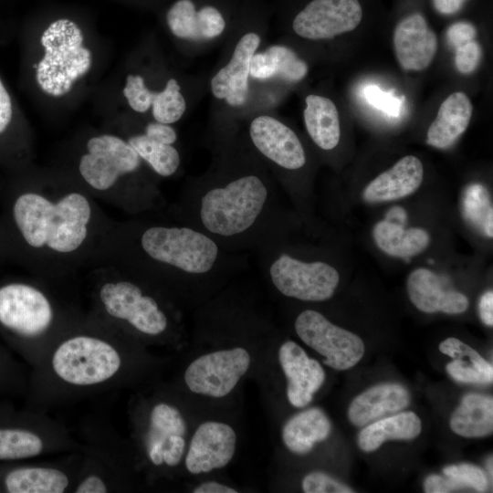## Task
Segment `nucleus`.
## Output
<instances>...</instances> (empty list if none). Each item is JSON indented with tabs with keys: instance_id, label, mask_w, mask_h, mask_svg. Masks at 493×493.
Instances as JSON below:
<instances>
[{
	"instance_id": "obj_1",
	"label": "nucleus",
	"mask_w": 493,
	"mask_h": 493,
	"mask_svg": "<svg viewBox=\"0 0 493 493\" xmlns=\"http://www.w3.org/2000/svg\"><path fill=\"white\" fill-rule=\"evenodd\" d=\"M131 338L97 322L74 325L33 366L29 403L50 409L129 386L141 368Z\"/></svg>"
},
{
	"instance_id": "obj_2",
	"label": "nucleus",
	"mask_w": 493,
	"mask_h": 493,
	"mask_svg": "<svg viewBox=\"0 0 493 493\" xmlns=\"http://www.w3.org/2000/svg\"><path fill=\"white\" fill-rule=\"evenodd\" d=\"M181 212L183 224L233 253L256 250L283 231L270 182L255 170L223 172L194 182L184 194Z\"/></svg>"
},
{
	"instance_id": "obj_3",
	"label": "nucleus",
	"mask_w": 493,
	"mask_h": 493,
	"mask_svg": "<svg viewBox=\"0 0 493 493\" xmlns=\"http://www.w3.org/2000/svg\"><path fill=\"white\" fill-rule=\"evenodd\" d=\"M138 246L156 272L171 285L205 288L217 286L245 266L238 253L223 248L214 239L185 224L152 225L142 229Z\"/></svg>"
},
{
	"instance_id": "obj_4",
	"label": "nucleus",
	"mask_w": 493,
	"mask_h": 493,
	"mask_svg": "<svg viewBox=\"0 0 493 493\" xmlns=\"http://www.w3.org/2000/svg\"><path fill=\"white\" fill-rule=\"evenodd\" d=\"M81 443V464L72 493L122 492L131 488L138 469L132 445L100 414L86 415L77 431Z\"/></svg>"
},
{
	"instance_id": "obj_5",
	"label": "nucleus",
	"mask_w": 493,
	"mask_h": 493,
	"mask_svg": "<svg viewBox=\"0 0 493 493\" xmlns=\"http://www.w3.org/2000/svg\"><path fill=\"white\" fill-rule=\"evenodd\" d=\"M13 215L29 246L70 253L87 237L91 208L79 193L68 194L56 204L41 194L26 193L16 200Z\"/></svg>"
},
{
	"instance_id": "obj_6",
	"label": "nucleus",
	"mask_w": 493,
	"mask_h": 493,
	"mask_svg": "<svg viewBox=\"0 0 493 493\" xmlns=\"http://www.w3.org/2000/svg\"><path fill=\"white\" fill-rule=\"evenodd\" d=\"M0 325L21 342L32 367L70 329L58 325L57 308L50 297L25 283L0 288Z\"/></svg>"
},
{
	"instance_id": "obj_7",
	"label": "nucleus",
	"mask_w": 493,
	"mask_h": 493,
	"mask_svg": "<svg viewBox=\"0 0 493 493\" xmlns=\"http://www.w3.org/2000/svg\"><path fill=\"white\" fill-rule=\"evenodd\" d=\"M136 460L150 469L174 468L184 458L187 424L180 408L166 399H141L131 408Z\"/></svg>"
},
{
	"instance_id": "obj_8",
	"label": "nucleus",
	"mask_w": 493,
	"mask_h": 493,
	"mask_svg": "<svg viewBox=\"0 0 493 493\" xmlns=\"http://www.w3.org/2000/svg\"><path fill=\"white\" fill-rule=\"evenodd\" d=\"M259 268L281 295L302 301L330 299L340 282L338 270L326 261L303 260L288 251L277 236L257 249Z\"/></svg>"
},
{
	"instance_id": "obj_9",
	"label": "nucleus",
	"mask_w": 493,
	"mask_h": 493,
	"mask_svg": "<svg viewBox=\"0 0 493 493\" xmlns=\"http://www.w3.org/2000/svg\"><path fill=\"white\" fill-rule=\"evenodd\" d=\"M97 305L106 323L128 335L156 339L165 336L171 320L160 300L139 282L116 280L103 283L97 291ZM130 337V336H129Z\"/></svg>"
},
{
	"instance_id": "obj_10",
	"label": "nucleus",
	"mask_w": 493,
	"mask_h": 493,
	"mask_svg": "<svg viewBox=\"0 0 493 493\" xmlns=\"http://www.w3.org/2000/svg\"><path fill=\"white\" fill-rule=\"evenodd\" d=\"M83 34L73 21L56 20L43 32L45 49L37 63V81L41 89L58 97L70 91L73 83L91 67V52L83 46Z\"/></svg>"
},
{
	"instance_id": "obj_11",
	"label": "nucleus",
	"mask_w": 493,
	"mask_h": 493,
	"mask_svg": "<svg viewBox=\"0 0 493 493\" xmlns=\"http://www.w3.org/2000/svg\"><path fill=\"white\" fill-rule=\"evenodd\" d=\"M81 443L47 412L31 408L14 423L0 424V461L80 452Z\"/></svg>"
},
{
	"instance_id": "obj_12",
	"label": "nucleus",
	"mask_w": 493,
	"mask_h": 493,
	"mask_svg": "<svg viewBox=\"0 0 493 493\" xmlns=\"http://www.w3.org/2000/svg\"><path fill=\"white\" fill-rule=\"evenodd\" d=\"M294 328L306 345L325 357L323 363L335 370L353 367L364 354V343L358 335L334 325L317 310L301 311Z\"/></svg>"
},
{
	"instance_id": "obj_13",
	"label": "nucleus",
	"mask_w": 493,
	"mask_h": 493,
	"mask_svg": "<svg viewBox=\"0 0 493 493\" xmlns=\"http://www.w3.org/2000/svg\"><path fill=\"white\" fill-rule=\"evenodd\" d=\"M250 362L248 351L242 347L209 352L186 367L184 382L192 393L221 398L234 390L246 373Z\"/></svg>"
},
{
	"instance_id": "obj_14",
	"label": "nucleus",
	"mask_w": 493,
	"mask_h": 493,
	"mask_svg": "<svg viewBox=\"0 0 493 493\" xmlns=\"http://www.w3.org/2000/svg\"><path fill=\"white\" fill-rule=\"evenodd\" d=\"M88 153L79 162L83 179L97 190L110 188L119 177L137 171L141 158L129 142L114 135L89 140Z\"/></svg>"
},
{
	"instance_id": "obj_15",
	"label": "nucleus",
	"mask_w": 493,
	"mask_h": 493,
	"mask_svg": "<svg viewBox=\"0 0 493 493\" xmlns=\"http://www.w3.org/2000/svg\"><path fill=\"white\" fill-rule=\"evenodd\" d=\"M362 18L359 0H312L295 16L292 27L304 38L330 39L355 29Z\"/></svg>"
},
{
	"instance_id": "obj_16",
	"label": "nucleus",
	"mask_w": 493,
	"mask_h": 493,
	"mask_svg": "<svg viewBox=\"0 0 493 493\" xmlns=\"http://www.w3.org/2000/svg\"><path fill=\"white\" fill-rule=\"evenodd\" d=\"M249 138L262 157L284 171H298L306 164L305 150L297 134L271 116L255 118L249 126Z\"/></svg>"
},
{
	"instance_id": "obj_17",
	"label": "nucleus",
	"mask_w": 493,
	"mask_h": 493,
	"mask_svg": "<svg viewBox=\"0 0 493 493\" xmlns=\"http://www.w3.org/2000/svg\"><path fill=\"white\" fill-rule=\"evenodd\" d=\"M236 434L227 424L207 421L192 435L184 466L191 474L207 473L226 467L233 458Z\"/></svg>"
},
{
	"instance_id": "obj_18",
	"label": "nucleus",
	"mask_w": 493,
	"mask_h": 493,
	"mask_svg": "<svg viewBox=\"0 0 493 493\" xmlns=\"http://www.w3.org/2000/svg\"><path fill=\"white\" fill-rule=\"evenodd\" d=\"M278 361L287 379L288 402L294 407H305L324 383L323 368L292 341H286L280 345Z\"/></svg>"
},
{
	"instance_id": "obj_19",
	"label": "nucleus",
	"mask_w": 493,
	"mask_h": 493,
	"mask_svg": "<svg viewBox=\"0 0 493 493\" xmlns=\"http://www.w3.org/2000/svg\"><path fill=\"white\" fill-rule=\"evenodd\" d=\"M393 46L404 69L420 71L432 62L437 49V38L424 16L414 13L396 26Z\"/></svg>"
},
{
	"instance_id": "obj_20",
	"label": "nucleus",
	"mask_w": 493,
	"mask_h": 493,
	"mask_svg": "<svg viewBox=\"0 0 493 493\" xmlns=\"http://www.w3.org/2000/svg\"><path fill=\"white\" fill-rule=\"evenodd\" d=\"M260 43L255 33L244 35L237 42L229 63L211 79L214 96L231 106L245 103L248 91L250 61Z\"/></svg>"
},
{
	"instance_id": "obj_21",
	"label": "nucleus",
	"mask_w": 493,
	"mask_h": 493,
	"mask_svg": "<svg viewBox=\"0 0 493 493\" xmlns=\"http://www.w3.org/2000/svg\"><path fill=\"white\" fill-rule=\"evenodd\" d=\"M407 291L412 303L425 313L459 314L466 311L469 304L464 294L446 291L438 276L426 268H417L409 275Z\"/></svg>"
},
{
	"instance_id": "obj_22",
	"label": "nucleus",
	"mask_w": 493,
	"mask_h": 493,
	"mask_svg": "<svg viewBox=\"0 0 493 493\" xmlns=\"http://www.w3.org/2000/svg\"><path fill=\"white\" fill-rule=\"evenodd\" d=\"M423 177L421 161L413 155L404 156L364 188L363 199L378 203L404 198L418 189Z\"/></svg>"
},
{
	"instance_id": "obj_23",
	"label": "nucleus",
	"mask_w": 493,
	"mask_h": 493,
	"mask_svg": "<svg viewBox=\"0 0 493 493\" xmlns=\"http://www.w3.org/2000/svg\"><path fill=\"white\" fill-rule=\"evenodd\" d=\"M410 404L408 390L401 384L384 383L356 396L350 404L348 417L356 426H363L384 415L393 414Z\"/></svg>"
},
{
	"instance_id": "obj_24",
	"label": "nucleus",
	"mask_w": 493,
	"mask_h": 493,
	"mask_svg": "<svg viewBox=\"0 0 493 493\" xmlns=\"http://www.w3.org/2000/svg\"><path fill=\"white\" fill-rule=\"evenodd\" d=\"M166 20L172 33L190 40L210 39L222 34L226 22L213 6L195 10L191 0H178L169 9Z\"/></svg>"
},
{
	"instance_id": "obj_25",
	"label": "nucleus",
	"mask_w": 493,
	"mask_h": 493,
	"mask_svg": "<svg viewBox=\"0 0 493 493\" xmlns=\"http://www.w3.org/2000/svg\"><path fill=\"white\" fill-rule=\"evenodd\" d=\"M472 111V103L464 92L449 95L427 131V144L440 149L450 147L467 128Z\"/></svg>"
},
{
	"instance_id": "obj_26",
	"label": "nucleus",
	"mask_w": 493,
	"mask_h": 493,
	"mask_svg": "<svg viewBox=\"0 0 493 493\" xmlns=\"http://www.w3.org/2000/svg\"><path fill=\"white\" fill-rule=\"evenodd\" d=\"M330 422L320 408L304 410L289 418L282 428V440L294 454L309 453L318 442L330 435Z\"/></svg>"
},
{
	"instance_id": "obj_27",
	"label": "nucleus",
	"mask_w": 493,
	"mask_h": 493,
	"mask_svg": "<svg viewBox=\"0 0 493 493\" xmlns=\"http://www.w3.org/2000/svg\"><path fill=\"white\" fill-rule=\"evenodd\" d=\"M304 110L307 131L314 143L322 150L334 149L341 137L339 113L335 104L328 98L309 95Z\"/></svg>"
},
{
	"instance_id": "obj_28",
	"label": "nucleus",
	"mask_w": 493,
	"mask_h": 493,
	"mask_svg": "<svg viewBox=\"0 0 493 493\" xmlns=\"http://www.w3.org/2000/svg\"><path fill=\"white\" fill-rule=\"evenodd\" d=\"M422 430L420 418L414 412H403L375 421L358 435L359 447L364 452L378 449L387 440H411Z\"/></svg>"
},
{
	"instance_id": "obj_29",
	"label": "nucleus",
	"mask_w": 493,
	"mask_h": 493,
	"mask_svg": "<svg viewBox=\"0 0 493 493\" xmlns=\"http://www.w3.org/2000/svg\"><path fill=\"white\" fill-rule=\"evenodd\" d=\"M450 428L464 437H482L493 431L492 397L467 393L450 418Z\"/></svg>"
},
{
	"instance_id": "obj_30",
	"label": "nucleus",
	"mask_w": 493,
	"mask_h": 493,
	"mask_svg": "<svg viewBox=\"0 0 493 493\" xmlns=\"http://www.w3.org/2000/svg\"><path fill=\"white\" fill-rule=\"evenodd\" d=\"M372 236L382 251L405 259L421 253L430 243V236L425 230L418 227L405 229L387 220L374 226Z\"/></svg>"
},
{
	"instance_id": "obj_31",
	"label": "nucleus",
	"mask_w": 493,
	"mask_h": 493,
	"mask_svg": "<svg viewBox=\"0 0 493 493\" xmlns=\"http://www.w3.org/2000/svg\"><path fill=\"white\" fill-rule=\"evenodd\" d=\"M128 142L157 174L168 177L179 168L180 154L172 144L152 141L145 134L134 135Z\"/></svg>"
},
{
	"instance_id": "obj_32",
	"label": "nucleus",
	"mask_w": 493,
	"mask_h": 493,
	"mask_svg": "<svg viewBox=\"0 0 493 493\" xmlns=\"http://www.w3.org/2000/svg\"><path fill=\"white\" fill-rule=\"evenodd\" d=\"M464 218L476 229L488 237L493 236V210L486 187L473 184L467 187L461 199Z\"/></svg>"
},
{
	"instance_id": "obj_33",
	"label": "nucleus",
	"mask_w": 493,
	"mask_h": 493,
	"mask_svg": "<svg viewBox=\"0 0 493 493\" xmlns=\"http://www.w3.org/2000/svg\"><path fill=\"white\" fill-rule=\"evenodd\" d=\"M152 107L157 122L171 124L182 118L186 103L176 79H170L163 91L155 92Z\"/></svg>"
},
{
	"instance_id": "obj_34",
	"label": "nucleus",
	"mask_w": 493,
	"mask_h": 493,
	"mask_svg": "<svg viewBox=\"0 0 493 493\" xmlns=\"http://www.w3.org/2000/svg\"><path fill=\"white\" fill-rule=\"evenodd\" d=\"M267 51L271 60L273 78L297 82L306 77L308 66L292 49L277 45L268 47Z\"/></svg>"
},
{
	"instance_id": "obj_35",
	"label": "nucleus",
	"mask_w": 493,
	"mask_h": 493,
	"mask_svg": "<svg viewBox=\"0 0 493 493\" xmlns=\"http://www.w3.org/2000/svg\"><path fill=\"white\" fill-rule=\"evenodd\" d=\"M439 351L450 356L453 361L463 366H470L493 379V366L476 350L456 338H447L439 344Z\"/></svg>"
},
{
	"instance_id": "obj_36",
	"label": "nucleus",
	"mask_w": 493,
	"mask_h": 493,
	"mask_svg": "<svg viewBox=\"0 0 493 493\" xmlns=\"http://www.w3.org/2000/svg\"><path fill=\"white\" fill-rule=\"evenodd\" d=\"M445 477L455 481L460 488H472L483 492L488 486L486 473L478 467L471 464H458L447 466L443 469Z\"/></svg>"
},
{
	"instance_id": "obj_37",
	"label": "nucleus",
	"mask_w": 493,
	"mask_h": 493,
	"mask_svg": "<svg viewBox=\"0 0 493 493\" xmlns=\"http://www.w3.org/2000/svg\"><path fill=\"white\" fill-rule=\"evenodd\" d=\"M362 95L368 104L390 117H399L402 113L404 97L397 96L393 90L384 91L375 84H368Z\"/></svg>"
},
{
	"instance_id": "obj_38",
	"label": "nucleus",
	"mask_w": 493,
	"mask_h": 493,
	"mask_svg": "<svg viewBox=\"0 0 493 493\" xmlns=\"http://www.w3.org/2000/svg\"><path fill=\"white\" fill-rule=\"evenodd\" d=\"M155 92L151 91L145 86L142 77L129 75L123 89V95L132 110L138 112H145L152 106Z\"/></svg>"
},
{
	"instance_id": "obj_39",
	"label": "nucleus",
	"mask_w": 493,
	"mask_h": 493,
	"mask_svg": "<svg viewBox=\"0 0 493 493\" xmlns=\"http://www.w3.org/2000/svg\"><path fill=\"white\" fill-rule=\"evenodd\" d=\"M305 493H352L351 488L320 471L307 474L302 479Z\"/></svg>"
},
{
	"instance_id": "obj_40",
	"label": "nucleus",
	"mask_w": 493,
	"mask_h": 493,
	"mask_svg": "<svg viewBox=\"0 0 493 493\" xmlns=\"http://www.w3.org/2000/svg\"><path fill=\"white\" fill-rule=\"evenodd\" d=\"M482 57L481 47L476 41H469L456 47V66L459 72L469 74L478 66Z\"/></svg>"
},
{
	"instance_id": "obj_41",
	"label": "nucleus",
	"mask_w": 493,
	"mask_h": 493,
	"mask_svg": "<svg viewBox=\"0 0 493 493\" xmlns=\"http://www.w3.org/2000/svg\"><path fill=\"white\" fill-rule=\"evenodd\" d=\"M446 370L453 379L460 383H491L493 380L477 369L460 365L455 361L448 362L446 366Z\"/></svg>"
},
{
	"instance_id": "obj_42",
	"label": "nucleus",
	"mask_w": 493,
	"mask_h": 493,
	"mask_svg": "<svg viewBox=\"0 0 493 493\" xmlns=\"http://www.w3.org/2000/svg\"><path fill=\"white\" fill-rule=\"evenodd\" d=\"M477 31L473 25L467 22H456L446 31V37L451 46L457 47L474 40Z\"/></svg>"
},
{
	"instance_id": "obj_43",
	"label": "nucleus",
	"mask_w": 493,
	"mask_h": 493,
	"mask_svg": "<svg viewBox=\"0 0 493 493\" xmlns=\"http://www.w3.org/2000/svg\"><path fill=\"white\" fill-rule=\"evenodd\" d=\"M144 134L151 140L164 144L173 145L177 139V134L173 128L161 122L149 123L146 126Z\"/></svg>"
},
{
	"instance_id": "obj_44",
	"label": "nucleus",
	"mask_w": 493,
	"mask_h": 493,
	"mask_svg": "<svg viewBox=\"0 0 493 493\" xmlns=\"http://www.w3.org/2000/svg\"><path fill=\"white\" fill-rule=\"evenodd\" d=\"M459 488L460 487L452 479L438 475H430L424 482V489L426 493H447Z\"/></svg>"
},
{
	"instance_id": "obj_45",
	"label": "nucleus",
	"mask_w": 493,
	"mask_h": 493,
	"mask_svg": "<svg viewBox=\"0 0 493 493\" xmlns=\"http://www.w3.org/2000/svg\"><path fill=\"white\" fill-rule=\"evenodd\" d=\"M12 114L10 96L0 79V133L6 130L12 120Z\"/></svg>"
},
{
	"instance_id": "obj_46",
	"label": "nucleus",
	"mask_w": 493,
	"mask_h": 493,
	"mask_svg": "<svg viewBox=\"0 0 493 493\" xmlns=\"http://www.w3.org/2000/svg\"><path fill=\"white\" fill-rule=\"evenodd\" d=\"M478 312L481 320L488 326L493 325V292H485L478 303Z\"/></svg>"
},
{
	"instance_id": "obj_47",
	"label": "nucleus",
	"mask_w": 493,
	"mask_h": 493,
	"mask_svg": "<svg viewBox=\"0 0 493 493\" xmlns=\"http://www.w3.org/2000/svg\"><path fill=\"white\" fill-rule=\"evenodd\" d=\"M194 493H237L233 488L220 484L215 481L204 482L193 490Z\"/></svg>"
},
{
	"instance_id": "obj_48",
	"label": "nucleus",
	"mask_w": 493,
	"mask_h": 493,
	"mask_svg": "<svg viewBox=\"0 0 493 493\" xmlns=\"http://www.w3.org/2000/svg\"><path fill=\"white\" fill-rule=\"evenodd\" d=\"M466 0H434L435 9L445 15L457 12Z\"/></svg>"
},
{
	"instance_id": "obj_49",
	"label": "nucleus",
	"mask_w": 493,
	"mask_h": 493,
	"mask_svg": "<svg viewBox=\"0 0 493 493\" xmlns=\"http://www.w3.org/2000/svg\"><path fill=\"white\" fill-rule=\"evenodd\" d=\"M385 220L404 226L406 222V213L399 206L393 207L386 214Z\"/></svg>"
},
{
	"instance_id": "obj_50",
	"label": "nucleus",
	"mask_w": 493,
	"mask_h": 493,
	"mask_svg": "<svg viewBox=\"0 0 493 493\" xmlns=\"http://www.w3.org/2000/svg\"><path fill=\"white\" fill-rule=\"evenodd\" d=\"M486 466L489 473V476L492 478L493 472H492V456H491L487 459Z\"/></svg>"
}]
</instances>
